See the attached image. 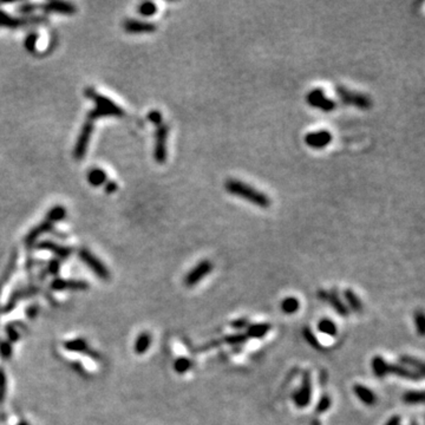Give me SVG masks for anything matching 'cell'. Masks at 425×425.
I'll return each mask as SVG.
<instances>
[{"label": "cell", "mask_w": 425, "mask_h": 425, "mask_svg": "<svg viewBox=\"0 0 425 425\" xmlns=\"http://www.w3.org/2000/svg\"><path fill=\"white\" fill-rule=\"evenodd\" d=\"M415 324L417 327L418 333L421 335H424V314L422 312L416 313L415 316Z\"/></svg>", "instance_id": "obj_32"}, {"label": "cell", "mask_w": 425, "mask_h": 425, "mask_svg": "<svg viewBox=\"0 0 425 425\" xmlns=\"http://www.w3.org/2000/svg\"><path fill=\"white\" fill-rule=\"evenodd\" d=\"M389 373L397 374V375H399V377L405 378V379H411V380L421 379V378L423 377V374H421L420 372L412 371V370L406 369V368H404V366H399V365L390 364V363H387L386 364V374H389Z\"/></svg>", "instance_id": "obj_12"}, {"label": "cell", "mask_w": 425, "mask_h": 425, "mask_svg": "<svg viewBox=\"0 0 425 425\" xmlns=\"http://www.w3.org/2000/svg\"><path fill=\"white\" fill-rule=\"evenodd\" d=\"M45 23L44 17H31V18H14L6 12L0 10V27H10L17 29L24 25H35V24Z\"/></svg>", "instance_id": "obj_7"}, {"label": "cell", "mask_w": 425, "mask_h": 425, "mask_svg": "<svg viewBox=\"0 0 425 425\" xmlns=\"http://www.w3.org/2000/svg\"><path fill=\"white\" fill-rule=\"evenodd\" d=\"M44 11L54 12L59 14H73L76 12V7L70 2L65 1H50L43 5Z\"/></svg>", "instance_id": "obj_13"}, {"label": "cell", "mask_w": 425, "mask_h": 425, "mask_svg": "<svg viewBox=\"0 0 425 425\" xmlns=\"http://www.w3.org/2000/svg\"><path fill=\"white\" fill-rule=\"evenodd\" d=\"M306 102L311 106L321 110L324 112H331L337 107V103L325 95L322 89H313L306 96Z\"/></svg>", "instance_id": "obj_5"}, {"label": "cell", "mask_w": 425, "mask_h": 425, "mask_svg": "<svg viewBox=\"0 0 425 425\" xmlns=\"http://www.w3.org/2000/svg\"><path fill=\"white\" fill-rule=\"evenodd\" d=\"M212 270V261L203 260L201 263L196 265V266L187 274L186 279H184V282H186L187 286H190V287H192V286H195L196 283L201 281L206 275H208Z\"/></svg>", "instance_id": "obj_8"}, {"label": "cell", "mask_w": 425, "mask_h": 425, "mask_svg": "<svg viewBox=\"0 0 425 425\" xmlns=\"http://www.w3.org/2000/svg\"><path fill=\"white\" fill-rule=\"evenodd\" d=\"M335 92H337L341 103H344L345 106H354L360 110L371 109L372 100L370 98V96L363 94V92L350 90V89L345 88L343 85L335 86Z\"/></svg>", "instance_id": "obj_3"}, {"label": "cell", "mask_w": 425, "mask_h": 425, "mask_svg": "<svg viewBox=\"0 0 425 425\" xmlns=\"http://www.w3.org/2000/svg\"><path fill=\"white\" fill-rule=\"evenodd\" d=\"M328 301H329V304L333 306V309L337 311L338 314H340V316H344V317L349 314V310H347V307L345 306L344 303H341V300L337 294L329 293Z\"/></svg>", "instance_id": "obj_23"}, {"label": "cell", "mask_w": 425, "mask_h": 425, "mask_svg": "<svg viewBox=\"0 0 425 425\" xmlns=\"http://www.w3.org/2000/svg\"><path fill=\"white\" fill-rule=\"evenodd\" d=\"M92 131H94V122L90 121V119H86L81 130V134L78 136V140H77L75 149H73V156L78 161H81L83 157L86 155V150H88L89 143H90Z\"/></svg>", "instance_id": "obj_6"}, {"label": "cell", "mask_w": 425, "mask_h": 425, "mask_svg": "<svg viewBox=\"0 0 425 425\" xmlns=\"http://www.w3.org/2000/svg\"><path fill=\"white\" fill-rule=\"evenodd\" d=\"M104 189H106V192L107 194H112V193L116 192L117 184L115 182H113V181H106V188H104Z\"/></svg>", "instance_id": "obj_36"}, {"label": "cell", "mask_w": 425, "mask_h": 425, "mask_svg": "<svg viewBox=\"0 0 425 425\" xmlns=\"http://www.w3.org/2000/svg\"><path fill=\"white\" fill-rule=\"evenodd\" d=\"M106 172L101 168H92L88 174V180L91 186L100 187L106 182Z\"/></svg>", "instance_id": "obj_15"}, {"label": "cell", "mask_w": 425, "mask_h": 425, "mask_svg": "<svg viewBox=\"0 0 425 425\" xmlns=\"http://www.w3.org/2000/svg\"><path fill=\"white\" fill-rule=\"evenodd\" d=\"M386 364L383 357L380 356H374L373 359L371 362L372 370H373V373L379 378H384L386 375Z\"/></svg>", "instance_id": "obj_18"}, {"label": "cell", "mask_w": 425, "mask_h": 425, "mask_svg": "<svg viewBox=\"0 0 425 425\" xmlns=\"http://www.w3.org/2000/svg\"><path fill=\"white\" fill-rule=\"evenodd\" d=\"M138 12H140V14L143 15V17H152V15H154L157 12V7L154 2L146 1L142 2V4L138 6Z\"/></svg>", "instance_id": "obj_25"}, {"label": "cell", "mask_w": 425, "mask_h": 425, "mask_svg": "<svg viewBox=\"0 0 425 425\" xmlns=\"http://www.w3.org/2000/svg\"><path fill=\"white\" fill-rule=\"evenodd\" d=\"M230 326H232L233 328L236 329H243V328H247L249 326V322L247 319H238V320H234V321L230 322Z\"/></svg>", "instance_id": "obj_34"}, {"label": "cell", "mask_w": 425, "mask_h": 425, "mask_svg": "<svg viewBox=\"0 0 425 425\" xmlns=\"http://www.w3.org/2000/svg\"><path fill=\"white\" fill-rule=\"evenodd\" d=\"M353 391H354V393H356V396L358 397V398L366 405H373L375 403V400H377L373 391L368 389V387L364 386V385H362V384L354 385Z\"/></svg>", "instance_id": "obj_14"}, {"label": "cell", "mask_w": 425, "mask_h": 425, "mask_svg": "<svg viewBox=\"0 0 425 425\" xmlns=\"http://www.w3.org/2000/svg\"><path fill=\"white\" fill-rule=\"evenodd\" d=\"M169 128L167 124L161 123L156 125L155 148H154V159L159 164H163L167 161V140Z\"/></svg>", "instance_id": "obj_4"}, {"label": "cell", "mask_w": 425, "mask_h": 425, "mask_svg": "<svg viewBox=\"0 0 425 425\" xmlns=\"http://www.w3.org/2000/svg\"><path fill=\"white\" fill-rule=\"evenodd\" d=\"M156 25L153 23L142 20L128 19L124 21V30L128 33H134V35H141V33H153L156 31Z\"/></svg>", "instance_id": "obj_11"}, {"label": "cell", "mask_w": 425, "mask_h": 425, "mask_svg": "<svg viewBox=\"0 0 425 425\" xmlns=\"http://www.w3.org/2000/svg\"><path fill=\"white\" fill-rule=\"evenodd\" d=\"M332 141L331 132L327 130H318L309 132L305 136V143L312 149H324Z\"/></svg>", "instance_id": "obj_10"}, {"label": "cell", "mask_w": 425, "mask_h": 425, "mask_svg": "<svg viewBox=\"0 0 425 425\" xmlns=\"http://www.w3.org/2000/svg\"><path fill=\"white\" fill-rule=\"evenodd\" d=\"M303 335H304L305 339H306L307 343H309L312 347H314V349H317V350L321 349V346H320L318 339H317L316 334H314L309 327H305L303 329Z\"/></svg>", "instance_id": "obj_26"}, {"label": "cell", "mask_w": 425, "mask_h": 425, "mask_svg": "<svg viewBox=\"0 0 425 425\" xmlns=\"http://www.w3.org/2000/svg\"><path fill=\"white\" fill-rule=\"evenodd\" d=\"M385 425H400V417L398 415L392 416V417L386 422V424Z\"/></svg>", "instance_id": "obj_37"}, {"label": "cell", "mask_w": 425, "mask_h": 425, "mask_svg": "<svg viewBox=\"0 0 425 425\" xmlns=\"http://www.w3.org/2000/svg\"><path fill=\"white\" fill-rule=\"evenodd\" d=\"M332 404V400L327 395H324L320 398V400L318 402V405H317V412L318 414H322V412L327 411L329 408H331Z\"/></svg>", "instance_id": "obj_28"}, {"label": "cell", "mask_w": 425, "mask_h": 425, "mask_svg": "<svg viewBox=\"0 0 425 425\" xmlns=\"http://www.w3.org/2000/svg\"><path fill=\"white\" fill-rule=\"evenodd\" d=\"M66 215V211L63 206H54L53 208L49 211L46 214V220L50 221V222H57V221L63 220Z\"/></svg>", "instance_id": "obj_22"}, {"label": "cell", "mask_w": 425, "mask_h": 425, "mask_svg": "<svg viewBox=\"0 0 425 425\" xmlns=\"http://www.w3.org/2000/svg\"><path fill=\"white\" fill-rule=\"evenodd\" d=\"M148 119H149L152 123H154L155 125H159L161 124V123H163L162 113L157 111V110H153V111H150L149 115H148Z\"/></svg>", "instance_id": "obj_33"}, {"label": "cell", "mask_w": 425, "mask_h": 425, "mask_svg": "<svg viewBox=\"0 0 425 425\" xmlns=\"http://www.w3.org/2000/svg\"><path fill=\"white\" fill-rule=\"evenodd\" d=\"M300 307L299 300L294 297H288L281 301V311L286 314H293Z\"/></svg>", "instance_id": "obj_21"}, {"label": "cell", "mask_w": 425, "mask_h": 425, "mask_svg": "<svg viewBox=\"0 0 425 425\" xmlns=\"http://www.w3.org/2000/svg\"><path fill=\"white\" fill-rule=\"evenodd\" d=\"M410 425H418V423H417V422H416V421L412 420V421H411V423H410Z\"/></svg>", "instance_id": "obj_38"}, {"label": "cell", "mask_w": 425, "mask_h": 425, "mask_svg": "<svg viewBox=\"0 0 425 425\" xmlns=\"http://www.w3.org/2000/svg\"><path fill=\"white\" fill-rule=\"evenodd\" d=\"M345 298H346L347 303H349L350 307L354 312H360V311L363 310V305L360 303L359 298L357 297L352 289H346V291H345Z\"/></svg>", "instance_id": "obj_24"}, {"label": "cell", "mask_w": 425, "mask_h": 425, "mask_svg": "<svg viewBox=\"0 0 425 425\" xmlns=\"http://www.w3.org/2000/svg\"><path fill=\"white\" fill-rule=\"evenodd\" d=\"M37 41H38V36L36 33H30L25 39V48L29 52H35L36 46H37Z\"/></svg>", "instance_id": "obj_30"}, {"label": "cell", "mask_w": 425, "mask_h": 425, "mask_svg": "<svg viewBox=\"0 0 425 425\" xmlns=\"http://www.w3.org/2000/svg\"><path fill=\"white\" fill-rule=\"evenodd\" d=\"M36 8H37V5L35 4H24L19 7V12H21V13L24 14H27V13H31L32 11H35Z\"/></svg>", "instance_id": "obj_35"}, {"label": "cell", "mask_w": 425, "mask_h": 425, "mask_svg": "<svg viewBox=\"0 0 425 425\" xmlns=\"http://www.w3.org/2000/svg\"><path fill=\"white\" fill-rule=\"evenodd\" d=\"M318 329L320 332H322V333L331 335V337H335L338 332L337 325H335L331 319H327V318L320 320L318 324Z\"/></svg>", "instance_id": "obj_19"}, {"label": "cell", "mask_w": 425, "mask_h": 425, "mask_svg": "<svg viewBox=\"0 0 425 425\" xmlns=\"http://www.w3.org/2000/svg\"><path fill=\"white\" fill-rule=\"evenodd\" d=\"M190 366H192V363H190V360H188L186 358H180L176 362V364H175V369H176L177 372H186L187 370L190 369Z\"/></svg>", "instance_id": "obj_31"}, {"label": "cell", "mask_w": 425, "mask_h": 425, "mask_svg": "<svg viewBox=\"0 0 425 425\" xmlns=\"http://www.w3.org/2000/svg\"><path fill=\"white\" fill-rule=\"evenodd\" d=\"M311 393H312V384H311V378L309 372H305L303 378V384L300 389L293 395V399L298 408H306L311 402Z\"/></svg>", "instance_id": "obj_9"}, {"label": "cell", "mask_w": 425, "mask_h": 425, "mask_svg": "<svg viewBox=\"0 0 425 425\" xmlns=\"http://www.w3.org/2000/svg\"><path fill=\"white\" fill-rule=\"evenodd\" d=\"M403 402L410 405L423 404L424 393L422 391H408L403 395Z\"/></svg>", "instance_id": "obj_20"}, {"label": "cell", "mask_w": 425, "mask_h": 425, "mask_svg": "<svg viewBox=\"0 0 425 425\" xmlns=\"http://www.w3.org/2000/svg\"><path fill=\"white\" fill-rule=\"evenodd\" d=\"M85 96L95 102L96 106L91 110L88 115V119L95 122L101 117H123L124 116V110L119 107L116 103L106 96H102L101 94L92 88H88L85 90Z\"/></svg>", "instance_id": "obj_2"}, {"label": "cell", "mask_w": 425, "mask_h": 425, "mask_svg": "<svg viewBox=\"0 0 425 425\" xmlns=\"http://www.w3.org/2000/svg\"><path fill=\"white\" fill-rule=\"evenodd\" d=\"M224 189L230 195L241 198L242 200H246V201L251 202L252 205L258 206L260 208H268L272 203L268 195L258 190L257 188L252 187L251 184L242 182L236 178H228L224 182Z\"/></svg>", "instance_id": "obj_1"}, {"label": "cell", "mask_w": 425, "mask_h": 425, "mask_svg": "<svg viewBox=\"0 0 425 425\" xmlns=\"http://www.w3.org/2000/svg\"><path fill=\"white\" fill-rule=\"evenodd\" d=\"M52 224L53 223L50 222V221H48V220L43 221L41 224H38V226L35 227L32 230H31L29 235H27V239H26L27 242H33L37 238H38V236H41L43 233L49 232V230H50L52 228Z\"/></svg>", "instance_id": "obj_17"}, {"label": "cell", "mask_w": 425, "mask_h": 425, "mask_svg": "<svg viewBox=\"0 0 425 425\" xmlns=\"http://www.w3.org/2000/svg\"><path fill=\"white\" fill-rule=\"evenodd\" d=\"M224 343L230 344V345H239L245 343L246 340H247V335L242 334V333H238V334H232V335H228V337L224 338Z\"/></svg>", "instance_id": "obj_29"}, {"label": "cell", "mask_w": 425, "mask_h": 425, "mask_svg": "<svg viewBox=\"0 0 425 425\" xmlns=\"http://www.w3.org/2000/svg\"><path fill=\"white\" fill-rule=\"evenodd\" d=\"M400 360H402V363H404V364L414 366V368H416V370L420 371L421 374H424V365L421 360L411 358V357H402V359Z\"/></svg>", "instance_id": "obj_27"}, {"label": "cell", "mask_w": 425, "mask_h": 425, "mask_svg": "<svg viewBox=\"0 0 425 425\" xmlns=\"http://www.w3.org/2000/svg\"><path fill=\"white\" fill-rule=\"evenodd\" d=\"M270 329L269 324H253L247 327V338H263L268 333Z\"/></svg>", "instance_id": "obj_16"}]
</instances>
